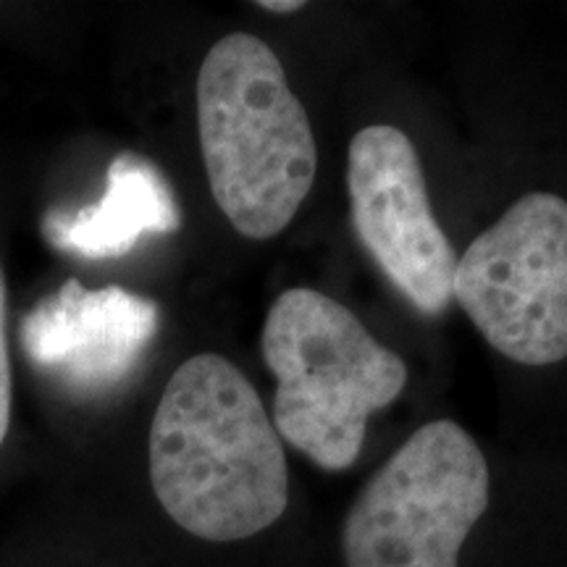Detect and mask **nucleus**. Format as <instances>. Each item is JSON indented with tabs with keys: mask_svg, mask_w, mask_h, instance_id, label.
<instances>
[{
	"mask_svg": "<svg viewBox=\"0 0 567 567\" xmlns=\"http://www.w3.org/2000/svg\"><path fill=\"white\" fill-rule=\"evenodd\" d=\"M258 9L271 11V13H295V11H302L305 3L302 0H260Z\"/></svg>",
	"mask_w": 567,
	"mask_h": 567,
	"instance_id": "9d476101",
	"label": "nucleus"
},
{
	"mask_svg": "<svg viewBox=\"0 0 567 567\" xmlns=\"http://www.w3.org/2000/svg\"><path fill=\"white\" fill-rule=\"evenodd\" d=\"M182 213L153 161L122 153L109 166L105 193L82 210H48L42 231L55 250L84 260L124 258L147 234H174Z\"/></svg>",
	"mask_w": 567,
	"mask_h": 567,
	"instance_id": "6e6552de",
	"label": "nucleus"
},
{
	"mask_svg": "<svg viewBox=\"0 0 567 567\" xmlns=\"http://www.w3.org/2000/svg\"><path fill=\"white\" fill-rule=\"evenodd\" d=\"M488 507L484 452L455 421L425 423L347 509V567H457Z\"/></svg>",
	"mask_w": 567,
	"mask_h": 567,
	"instance_id": "20e7f679",
	"label": "nucleus"
},
{
	"mask_svg": "<svg viewBox=\"0 0 567 567\" xmlns=\"http://www.w3.org/2000/svg\"><path fill=\"white\" fill-rule=\"evenodd\" d=\"M158 334V305L124 287L84 289L69 279L21 318L30 365L63 392L103 396L137 371Z\"/></svg>",
	"mask_w": 567,
	"mask_h": 567,
	"instance_id": "0eeeda50",
	"label": "nucleus"
},
{
	"mask_svg": "<svg viewBox=\"0 0 567 567\" xmlns=\"http://www.w3.org/2000/svg\"><path fill=\"white\" fill-rule=\"evenodd\" d=\"M195 101L213 200L247 239L281 234L313 189L318 145L279 55L226 34L205 53Z\"/></svg>",
	"mask_w": 567,
	"mask_h": 567,
	"instance_id": "f03ea898",
	"label": "nucleus"
},
{
	"mask_svg": "<svg viewBox=\"0 0 567 567\" xmlns=\"http://www.w3.org/2000/svg\"><path fill=\"white\" fill-rule=\"evenodd\" d=\"M260 352L276 379V434L329 473L358 463L368 417L408 384L405 360L350 308L310 287L276 297Z\"/></svg>",
	"mask_w": 567,
	"mask_h": 567,
	"instance_id": "7ed1b4c3",
	"label": "nucleus"
},
{
	"mask_svg": "<svg viewBox=\"0 0 567 567\" xmlns=\"http://www.w3.org/2000/svg\"><path fill=\"white\" fill-rule=\"evenodd\" d=\"M13 405V375L9 360V344H6V281L0 271V444L6 442L11 425Z\"/></svg>",
	"mask_w": 567,
	"mask_h": 567,
	"instance_id": "1a4fd4ad",
	"label": "nucleus"
},
{
	"mask_svg": "<svg viewBox=\"0 0 567 567\" xmlns=\"http://www.w3.org/2000/svg\"><path fill=\"white\" fill-rule=\"evenodd\" d=\"M347 193L360 245L425 316L452 302L457 255L434 210L413 140L389 124L365 126L347 151Z\"/></svg>",
	"mask_w": 567,
	"mask_h": 567,
	"instance_id": "423d86ee",
	"label": "nucleus"
},
{
	"mask_svg": "<svg viewBox=\"0 0 567 567\" xmlns=\"http://www.w3.org/2000/svg\"><path fill=\"white\" fill-rule=\"evenodd\" d=\"M147 460L161 507L203 542H243L289 505L281 436L250 379L216 352L184 360L168 379Z\"/></svg>",
	"mask_w": 567,
	"mask_h": 567,
	"instance_id": "f257e3e1",
	"label": "nucleus"
},
{
	"mask_svg": "<svg viewBox=\"0 0 567 567\" xmlns=\"http://www.w3.org/2000/svg\"><path fill=\"white\" fill-rule=\"evenodd\" d=\"M452 300L520 365L567 358V200L523 195L457 258Z\"/></svg>",
	"mask_w": 567,
	"mask_h": 567,
	"instance_id": "39448f33",
	"label": "nucleus"
}]
</instances>
